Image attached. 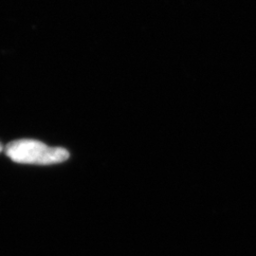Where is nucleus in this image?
Here are the masks:
<instances>
[{
    "label": "nucleus",
    "mask_w": 256,
    "mask_h": 256,
    "mask_svg": "<svg viewBox=\"0 0 256 256\" xmlns=\"http://www.w3.org/2000/svg\"><path fill=\"white\" fill-rule=\"evenodd\" d=\"M5 153L18 164L48 165L63 162L70 158L68 150L61 147H50L34 140H18L8 144Z\"/></svg>",
    "instance_id": "f257e3e1"
},
{
    "label": "nucleus",
    "mask_w": 256,
    "mask_h": 256,
    "mask_svg": "<svg viewBox=\"0 0 256 256\" xmlns=\"http://www.w3.org/2000/svg\"><path fill=\"white\" fill-rule=\"evenodd\" d=\"M2 150H3V146H1V144H0V152H1Z\"/></svg>",
    "instance_id": "f03ea898"
}]
</instances>
